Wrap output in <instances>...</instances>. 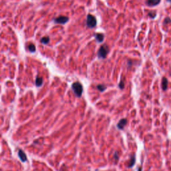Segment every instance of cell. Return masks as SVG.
Here are the masks:
<instances>
[{
  "label": "cell",
  "mask_w": 171,
  "mask_h": 171,
  "mask_svg": "<svg viewBox=\"0 0 171 171\" xmlns=\"http://www.w3.org/2000/svg\"><path fill=\"white\" fill-rule=\"evenodd\" d=\"M108 52H109V48H108V46L105 44L102 45L99 49L98 52V57L101 58V59H104L107 56Z\"/></svg>",
  "instance_id": "cell-2"
},
{
  "label": "cell",
  "mask_w": 171,
  "mask_h": 171,
  "mask_svg": "<svg viewBox=\"0 0 171 171\" xmlns=\"http://www.w3.org/2000/svg\"><path fill=\"white\" fill-rule=\"evenodd\" d=\"M97 88L98 89V90H99L100 92H104V90L106 89V87L104 85L99 84V85H98V86H97Z\"/></svg>",
  "instance_id": "cell-14"
},
{
  "label": "cell",
  "mask_w": 171,
  "mask_h": 171,
  "mask_svg": "<svg viewBox=\"0 0 171 171\" xmlns=\"http://www.w3.org/2000/svg\"><path fill=\"white\" fill-rule=\"evenodd\" d=\"M72 88L77 97H81L83 92V86L80 82H76L72 85Z\"/></svg>",
  "instance_id": "cell-1"
},
{
  "label": "cell",
  "mask_w": 171,
  "mask_h": 171,
  "mask_svg": "<svg viewBox=\"0 0 171 171\" xmlns=\"http://www.w3.org/2000/svg\"><path fill=\"white\" fill-rule=\"evenodd\" d=\"M18 156L19 157V158L22 162H25L27 160V156L25 155V154L24 153V152L22 150H19L18 151Z\"/></svg>",
  "instance_id": "cell-6"
},
{
  "label": "cell",
  "mask_w": 171,
  "mask_h": 171,
  "mask_svg": "<svg viewBox=\"0 0 171 171\" xmlns=\"http://www.w3.org/2000/svg\"><path fill=\"white\" fill-rule=\"evenodd\" d=\"M69 20V18L66 16H63V15H61L58 18L54 19V22L56 23V24H66Z\"/></svg>",
  "instance_id": "cell-4"
},
{
  "label": "cell",
  "mask_w": 171,
  "mask_h": 171,
  "mask_svg": "<svg viewBox=\"0 0 171 171\" xmlns=\"http://www.w3.org/2000/svg\"><path fill=\"white\" fill-rule=\"evenodd\" d=\"M119 88H120V89H124V83L123 80H121V81L120 82V83H119Z\"/></svg>",
  "instance_id": "cell-16"
},
{
  "label": "cell",
  "mask_w": 171,
  "mask_h": 171,
  "mask_svg": "<svg viewBox=\"0 0 171 171\" xmlns=\"http://www.w3.org/2000/svg\"><path fill=\"white\" fill-rule=\"evenodd\" d=\"M96 24H97V21H96V18L91 14H88L87 15V21H86L88 27L90 28H93L96 26Z\"/></svg>",
  "instance_id": "cell-3"
},
{
  "label": "cell",
  "mask_w": 171,
  "mask_h": 171,
  "mask_svg": "<svg viewBox=\"0 0 171 171\" xmlns=\"http://www.w3.org/2000/svg\"><path fill=\"white\" fill-rule=\"evenodd\" d=\"M126 124H127V120L126 118H122L117 124V128L119 130H123L124 128L126 125Z\"/></svg>",
  "instance_id": "cell-5"
},
{
  "label": "cell",
  "mask_w": 171,
  "mask_h": 171,
  "mask_svg": "<svg viewBox=\"0 0 171 171\" xmlns=\"http://www.w3.org/2000/svg\"><path fill=\"white\" fill-rule=\"evenodd\" d=\"M160 2V0H148L147 4L149 6H155L159 4Z\"/></svg>",
  "instance_id": "cell-7"
},
{
  "label": "cell",
  "mask_w": 171,
  "mask_h": 171,
  "mask_svg": "<svg viewBox=\"0 0 171 171\" xmlns=\"http://www.w3.org/2000/svg\"><path fill=\"white\" fill-rule=\"evenodd\" d=\"M114 158H116V160L118 159V156L117 153H115V154H114Z\"/></svg>",
  "instance_id": "cell-18"
},
{
  "label": "cell",
  "mask_w": 171,
  "mask_h": 171,
  "mask_svg": "<svg viewBox=\"0 0 171 171\" xmlns=\"http://www.w3.org/2000/svg\"><path fill=\"white\" fill-rule=\"evenodd\" d=\"M168 23H171V19L169 18H166L164 21V24H168Z\"/></svg>",
  "instance_id": "cell-17"
},
{
  "label": "cell",
  "mask_w": 171,
  "mask_h": 171,
  "mask_svg": "<svg viewBox=\"0 0 171 171\" xmlns=\"http://www.w3.org/2000/svg\"><path fill=\"white\" fill-rule=\"evenodd\" d=\"M168 88V80L166 78H163L162 80V89L164 91L167 90Z\"/></svg>",
  "instance_id": "cell-8"
},
{
  "label": "cell",
  "mask_w": 171,
  "mask_h": 171,
  "mask_svg": "<svg viewBox=\"0 0 171 171\" xmlns=\"http://www.w3.org/2000/svg\"><path fill=\"white\" fill-rule=\"evenodd\" d=\"M148 15L151 18H154L156 15V12L155 11H150L148 12Z\"/></svg>",
  "instance_id": "cell-15"
},
{
  "label": "cell",
  "mask_w": 171,
  "mask_h": 171,
  "mask_svg": "<svg viewBox=\"0 0 171 171\" xmlns=\"http://www.w3.org/2000/svg\"><path fill=\"white\" fill-rule=\"evenodd\" d=\"M40 42L44 44H47L50 42V38L49 37H44V38H42V39H40Z\"/></svg>",
  "instance_id": "cell-13"
},
{
  "label": "cell",
  "mask_w": 171,
  "mask_h": 171,
  "mask_svg": "<svg viewBox=\"0 0 171 171\" xmlns=\"http://www.w3.org/2000/svg\"><path fill=\"white\" fill-rule=\"evenodd\" d=\"M135 162H136V158H135V155L134 154L133 156L131 157V159H130V160L129 162V165H128V168H132L133 166L134 165V164H135Z\"/></svg>",
  "instance_id": "cell-10"
},
{
  "label": "cell",
  "mask_w": 171,
  "mask_h": 171,
  "mask_svg": "<svg viewBox=\"0 0 171 171\" xmlns=\"http://www.w3.org/2000/svg\"><path fill=\"white\" fill-rule=\"evenodd\" d=\"M27 49H28V50H29L30 52H32V53H33V52L36 51V46H35V45L33 44H29L28 46H27Z\"/></svg>",
  "instance_id": "cell-12"
},
{
  "label": "cell",
  "mask_w": 171,
  "mask_h": 171,
  "mask_svg": "<svg viewBox=\"0 0 171 171\" xmlns=\"http://www.w3.org/2000/svg\"><path fill=\"white\" fill-rule=\"evenodd\" d=\"M42 84H43V79H42V78H40V77L37 76V78H36V86H38V87H39V86H42Z\"/></svg>",
  "instance_id": "cell-11"
},
{
  "label": "cell",
  "mask_w": 171,
  "mask_h": 171,
  "mask_svg": "<svg viewBox=\"0 0 171 171\" xmlns=\"http://www.w3.org/2000/svg\"><path fill=\"white\" fill-rule=\"evenodd\" d=\"M138 171H142V168H141V167H140V168H138Z\"/></svg>",
  "instance_id": "cell-19"
},
{
  "label": "cell",
  "mask_w": 171,
  "mask_h": 171,
  "mask_svg": "<svg viewBox=\"0 0 171 171\" xmlns=\"http://www.w3.org/2000/svg\"><path fill=\"white\" fill-rule=\"evenodd\" d=\"M95 36H96V40L98 42H102L104 39V35L102 33H96Z\"/></svg>",
  "instance_id": "cell-9"
},
{
  "label": "cell",
  "mask_w": 171,
  "mask_h": 171,
  "mask_svg": "<svg viewBox=\"0 0 171 171\" xmlns=\"http://www.w3.org/2000/svg\"><path fill=\"white\" fill-rule=\"evenodd\" d=\"M168 1H169V2H171V0H167Z\"/></svg>",
  "instance_id": "cell-20"
}]
</instances>
